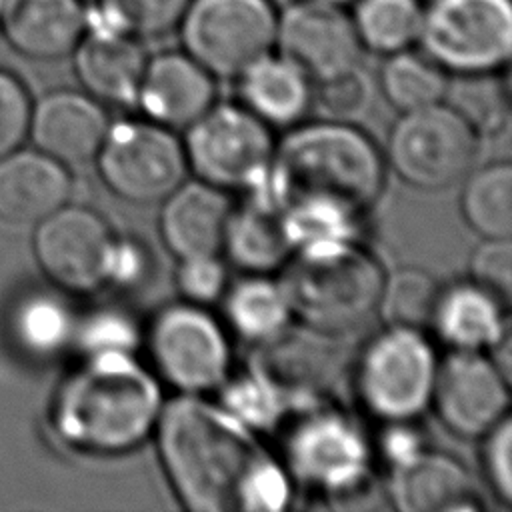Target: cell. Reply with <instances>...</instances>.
<instances>
[{
    "mask_svg": "<svg viewBox=\"0 0 512 512\" xmlns=\"http://www.w3.org/2000/svg\"><path fill=\"white\" fill-rule=\"evenodd\" d=\"M158 458L178 502L192 512H280L292 480L254 430L198 394L162 404Z\"/></svg>",
    "mask_w": 512,
    "mask_h": 512,
    "instance_id": "obj_1",
    "label": "cell"
},
{
    "mask_svg": "<svg viewBox=\"0 0 512 512\" xmlns=\"http://www.w3.org/2000/svg\"><path fill=\"white\" fill-rule=\"evenodd\" d=\"M384 188V156L354 124L322 120L274 146L260 188L282 214L292 248L356 238Z\"/></svg>",
    "mask_w": 512,
    "mask_h": 512,
    "instance_id": "obj_2",
    "label": "cell"
},
{
    "mask_svg": "<svg viewBox=\"0 0 512 512\" xmlns=\"http://www.w3.org/2000/svg\"><path fill=\"white\" fill-rule=\"evenodd\" d=\"M162 404L156 374L134 352H90L60 384L52 424L80 452L122 454L154 432Z\"/></svg>",
    "mask_w": 512,
    "mask_h": 512,
    "instance_id": "obj_3",
    "label": "cell"
},
{
    "mask_svg": "<svg viewBox=\"0 0 512 512\" xmlns=\"http://www.w3.org/2000/svg\"><path fill=\"white\" fill-rule=\"evenodd\" d=\"M292 254L280 282L306 328L336 336L378 312L386 270L354 238L304 244Z\"/></svg>",
    "mask_w": 512,
    "mask_h": 512,
    "instance_id": "obj_4",
    "label": "cell"
},
{
    "mask_svg": "<svg viewBox=\"0 0 512 512\" xmlns=\"http://www.w3.org/2000/svg\"><path fill=\"white\" fill-rule=\"evenodd\" d=\"M290 480L320 492L334 508L366 504L374 494L370 448L360 428L344 414L314 406L286 438Z\"/></svg>",
    "mask_w": 512,
    "mask_h": 512,
    "instance_id": "obj_5",
    "label": "cell"
},
{
    "mask_svg": "<svg viewBox=\"0 0 512 512\" xmlns=\"http://www.w3.org/2000/svg\"><path fill=\"white\" fill-rule=\"evenodd\" d=\"M416 46L450 76L502 72L512 54V0H422Z\"/></svg>",
    "mask_w": 512,
    "mask_h": 512,
    "instance_id": "obj_6",
    "label": "cell"
},
{
    "mask_svg": "<svg viewBox=\"0 0 512 512\" xmlns=\"http://www.w3.org/2000/svg\"><path fill=\"white\" fill-rule=\"evenodd\" d=\"M274 0H190L174 34L216 80H234L274 50Z\"/></svg>",
    "mask_w": 512,
    "mask_h": 512,
    "instance_id": "obj_7",
    "label": "cell"
},
{
    "mask_svg": "<svg viewBox=\"0 0 512 512\" xmlns=\"http://www.w3.org/2000/svg\"><path fill=\"white\" fill-rule=\"evenodd\" d=\"M480 156V136L444 100L400 112L386 158L392 170L420 190H442L468 176Z\"/></svg>",
    "mask_w": 512,
    "mask_h": 512,
    "instance_id": "obj_8",
    "label": "cell"
},
{
    "mask_svg": "<svg viewBox=\"0 0 512 512\" xmlns=\"http://www.w3.org/2000/svg\"><path fill=\"white\" fill-rule=\"evenodd\" d=\"M188 170L224 192L264 186L274 140L268 124L242 104H212L186 128Z\"/></svg>",
    "mask_w": 512,
    "mask_h": 512,
    "instance_id": "obj_9",
    "label": "cell"
},
{
    "mask_svg": "<svg viewBox=\"0 0 512 512\" xmlns=\"http://www.w3.org/2000/svg\"><path fill=\"white\" fill-rule=\"evenodd\" d=\"M436 356L422 330L388 326L364 348L356 368V390L380 420L410 422L432 398Z\"/></svg>",
    "mask_w": 512,
    "mask_h": 512,
    "instance_id": "obj_10",
    "label": "cell"
},
{
    "mask_svg": "<svg viewBox=\"0 0 512 512\" xmlns=\"http://www.w3.org/2000/svg\"><path fill=\"white\" fill-rule=\"evenodd\" d=\"M94 160L108 190L132 204L162 202L188 174L182 140L148 118L110 124Z\"/></svg>",
    "mask_w": 512,
    "mask_h": 512,
    "instance_id": "obj_11",
    "label": "cell"
},
{
    "mask_svg": "<svg viewBox=\"0 0 512 512\" xmlns=\"http://www.w3.org/2000/svg\"><path fill=\"white\" fill-rule=\"evenodd\" d=\"M148 352L156 372L182 394H202L224 384L230 346L222 326L200 304H172L148 328Z\"/></svg>",
    "mask_w": 512,
    "mask_h": 512,
    "instance_id": "obj_12",
    "label": "cell"
},
{
    "mask_svg": "<svg viewBox=\"0 0 512 512\" xmlns=\"http://www.w3.org/2000/svg\"><path fill=\"white\" fill-rule=\"evenodd\" d=\"M118 236L86 206L64 204L34 230V256L44 276L66 292L86 294L110 280Z\"/></svg>",
    "mask_w": 512,
    "mask_h": 512,
    "instance_id": "obj_13",
    "label": "cell"
},
{
    "mask_svg": "<svg viewBox=\"0 0 512 512\" xmlns=\"http://www.w3.org/2000/svg\"><path fill=\"white\" fill-rule=\"evenodd\" d=\"M510 378L486 352L452 350L436 368L430 404L458 436L480 438L508 416Z\"/></svg>",
    "mask_w": 512,
    "mask_h": 512,
    "instance_id": "obj_14",
    "label": "cell"
},
{
    "mask_svg": "<svg viewBox=\"0 0 512 512\" xmlns=\"http://www.w3.org/2000/svg\"><path fill=\"white\" fill-rule=\"evenodd\" d=\"M274 50L312 82L360 66L364 54L348 8L310 0H292L278 8Z\"/></svg>",
    "mask_w": 512,
    "mask_h": 512,
    "instance_id": "obj_15",
    "label": "cell"
},
{
    "mask_svg": "<svg viewBox=\"0 0 512 512\" xmlns=\"http://www.w3.org/2000/svg\"><path fill=\"white\" fill-rule=\"evenodd\" d=\"M326 336L310 328L304 332L286 328L258 344L250 372L266 382L286 408L320 406L336 374L334 352Z\"/></svg>",
    "mask_w": 512,
    "mask_h": 512,
    "instance_id": "obj_16",
    "label": "cell"
},
{
    "mask_svg": "<svg viewBox=\"0 0 512 512\" xmlns=\"http://www.w3.org/2000/svg\"><path fill=\"white\" fill-rule=\"evenodd\" d=\"M388 500L402 512H472L482 498L472 474L454 456L416 446L390 460Z\"/></svg>",
    "mask_w": 512,
    "mask_h": 512,
    "instance_id": "obj_17",
    "label": "cell"
},
{
    "mask_svg": "<svg viewBox=\"0 0 512 512\" xmlns=\"http://www.w3.org/2000/svg\"><path fill=\"white\" fill-rule=\"evenodd\" d=\"M216 102V78L182 48L148 54L136 106L170 130L188 128Z\"/></svg>",
    "mask_w": 512,
    "mask_h": 512,
    "instance_id": "obj_18",
    "label": "cell"
},
{
    "mask_svg": "<svg viewBox=\"0 0 512 512\" xmlns=\"http://www.w3.org/2000/svg\"><path fill=\"white\" fill-rule=\"evenodd\" d=\"M110 120L100 100L84 90L60 88L32 104L28 134L36 150L64 166L96 158Z\"/></svg>",
    "mask_w": 512,
    "mask_h": 512,
    "instance_id": "obj_19",
    "label": "cell"
},
{
    "mask_svg": "<svg viewBox=\"0 0 512 512\" xmlns=\"http://www.w3.org/2000/svg\"><path fill=\"white\" fill-rule=\"evenodd\" d=\"M86 32V0H10L0 34L22 58H68Z\"/></svg>",
    "mask_w": 512,
    "mask_h": 512,
    "instance_id": "obj_20",
    "label": "cell"
},
{
    "mask_svg": "<svg viewBox=\"0 0 512 512\" xmlns=\"http://www.w3.org/2000/svg\"><path fill=\"white\" fill-rule=\"evenodd\" d=\"M68 166L40 150H14L0 158V220L36 226L68 204Z\"/></svg>",
    "mask_w": 512,
    "mask_h": 512,
    "instance_id": "obj_21",
    "label": "cell"
},
{
    "mask_svg": "<svg viewBox=\"0 0 512 512\" xmlns=\"http://www.w3.org/2000/svg\"><path fill=\"white\" fill-rule=\"evenodd\" d=\"M232 204L224 190L202 182H182L162 200L160 234L166 248L178 258L218 254Z\"/></svg>",
    "mask_w": 512,
    "mask_h": 512,
    "instance_id": "obj_22",
    "label": "cell"
},
{
    "mask_svg": "<svg viewBox=\"0 0 512 512\" xmlns=\"http://www.w3.org/2000/svg\"><path fill=\"white\" fill-rule=\"evenodd\" d=\"M144 46V42L124 34L86 30L70 54L82 90L100 102L136 106L148 60Z\"/></svg>",
    "mask_w": 512,
    "mask_h": 512,
    "instance_id": "obj_23",
    "label": "cell"
},
{
    "mask_svg": "<svg viewBox=\"0 0 512 512\" xmlns=\"http://www.w3.org/2000/svg\"><path fill=\"white\" fill-rule=\"evenodd\" d=\"M506 300L462 280L440 288L430 326L452 350L488 352L510 336Z\"/></svg>",
    "mask_w": 512,
    "mask_h": 512,
    "instance_id": "obj_24",
    "label": "cell"
},
{
    "mask_svg": "<svg viewBox=\"0 0 512 512\" xmlns=\"http://www.w3.org/2000/svg\"><path fill=\"white\" fill-rule=\"evenodd\" d=\"M234 80L240 104L268 126H292L312 104L314 82L276 50L254 60Z\"/></svg>",
    "mask_w": 512,
    "mask_h": 512,
    "instance_id": "obj_25",
    "label": "cell"
},
{
    "mask_svg": "<svg viewBox=\"0 0 512 512\" xmlns=\"http://www.w3.org/2000/svg\"><path fill=\"white\" fill-rule=\"evenodd\" d=\"M222 248L248 274H268L294 252L282 214L260 188L230 212Z\"/></svg>",
    "mask_w": 512,
    "mask_h": 512,
    "instance_id": "obj_26",
    "label": "cell"
},
{
    "mask_svg": "<svg viewBox=\"0 0 512 512\" xmlns=\"http://www.w3.org/2000/svg\"><path fill=\"white\" fill-rule=\"evenodd\" d=\"M228 326L244 340L262 344L290 326L292 310L280 280L266 274H248L224 290Z\"/></svg>",
    "mask_w": 512,
    "mask_h": 512,
    "instance_id": "obj_27",
    "label": "cell"
},
{
    "mask_svg": "<svg viewBox=\"0 0 512 512\" xmlns=\"http://www.w3.org/2000/svg\"><path fill=\"white\" fill-rule=\"evenodd\" d=\"M190 0H86V30L124 34L140 42L176 32Z\"/></svg>",
    "mask_w": 512,
    "mask_h": 512,
    "instance_id": "obj_28",
    "label": "cell"
},
{
    "mask_svg": "<svg viewBox=\"0 0 512 512\" xmlns=\"http://www.w3.org/2000/svg\"><path fill=\"white\" fill-rule=\"evenodd\" d=\"M348 14L364 52L388 56L418 44L422 0H352Z\"/></svg>",
    "mask_w": 512,
    "mask_h": 512,
    "instance_id": "obj_29",
    "label": "cell"
},
{
    "mask_svg": "<svg viewBox=\"0 0 512 512\" xmlns=\"http://www.w3.org/2000/svg\"><path fill=\"white\" fill-rule=\"evenodd\" d=\"M380 88L384 98L398 110L410 112L444 100L450 74L442 70L418 46L382 56Z\"/></svg>",
    "mask_w": 512,
    "mask_h": 512,
    "instance_id": "obj_30",
    "label": "cell"
},
{
    "mask_svg": "<svg viewBox=\"0 0 512 512\" xmlns=\"http://www.w3.org/2000/svg\"><path fill=\"white\" fill-rule=\"evenodd\" d=\"M460 210L466 224L482 238H510L512 232V166L494 162L472 168L466 176Z\"/></svg>",
    "mask_w": 512,
    "mask_h": 512,
    "instance_id": "obj_31",
    "label": "cell"
},
{
    "mask_svg": "<svg viewBox=\"0 0 512 512\" xmlns=\"http://www.w3.org/2000/svg\"><path fill=\"white\" fill-rule=\"evenodd\" d=\"M454 78V82H448L444 102L452 106L480 138L504 130L510 118V98L508 84L500 72Z\"/></svg>",
    "mask_w": 512,
    "mask_h": 512,
    "instance_id": "obj_32",
    "label": "cell"
},
{
    "mask_svg": "<svg viewBox=\"0 0 512 512\" xmlns=\"http://www.w3.org/2000/svg\"><path fill=\"white\" fill-rule=\"evenodd\" d=\"M440 288L426 270L400 268L390 276L386 274L378 312H382L388 326L422 330L430 326Z\"/></svg>",
    "mask_w": 512,
    "mask_h": 512,
    "instance_id": "obj_33",
    "label": "cell"
},
{
    "mask_svg": "<svg viewBox=\"0 0 512 512\" xmlns=\"http://www.w3.org/2000/svg\"><path fill=\"white\" fill-rule=\"evenodd\" d=\"M74 322L68 308L52 296H30L14 316V334L32 354H56L72 336Z\"/></svg>",
    "mask_w": 512,
    "mask_h": 512,
    "instance_id": "obj_34",
    "label": "cell"
},
{
    "mask_svg": "<svg viewBox=\"0 0 512 512\" xmlns=\"http://www.w3.org/2000/svg\"><path fill=\"white\" fill-rule=\"evenodd\" d=\"M312 102H316L324 120L354 124L370 110L372 82L362 66H354L350 70L314 82Z\"/></svg>",
    "mask_w": 512,
    "mask_h": 512,
    "instance_id": "obj_35",
    "label": "cell"
},
{
    "mask_svg": "<svg viewBox=\"0 0 512 512\" xmlns=\"http://www.w3.org/2000/svg\"><path fill=\"white\" fill-rule=\"evenodd\" d=\"M222 388V406L252 430L274 426L288 410L284 402L254 372Z\"/></svg>",
    "mask_w": 512,
    "mask_h": 512,
    "instance_id": "obj_36",
    "label": "cell"
},
{
    "mask_svg": "<svg viewBox=\"0 0 512 512\" xmlns=\"http://www.w3.org/2000/svg\"><path fill=\"white\" fill-rule=\"evenodd\" d=\"M32 98L24 82L10 70L0 68V158L18 150L28 136Z\"/></svg>",
    "mask_w": 512,
    "mask_h": 512,
    "instance_id": "obj_37",
    "label": "cell"
},
{
    "mask_svg": "<svg viewBox=\"0 0 512 512\" xmlns=\"http://www.w3.org/2000/svg\"><path fill=\"white\" fill-rule=\"evenodd\" d=\"M176 288L192 304H212L222 298L226 284V268L218 254L182 258L176 272Z\"/></svg>",
    "mask_w": 512,
    "mask_h": 512,
    "instance_id": "obj_38",
    "label": "cell"
},
{
    "mask_svg": "<svg viewBox=\"0 0 512 512\" xmlns=\"http://www.w3.org/2000/svg\"><path fill=\"white\" fill-rule=\"evenodd\" d=\"M470 280L510 300L512 292V246L510 238H484L470 256Z\"/></svg>",
    "mask_w": 512,
    "mask_h": 512,
    "instance_id": "obj_39",
    "label": "cell"
},
{
    "mask_svg": "<svg viewBox=\"0 0 512 512\" xmlns=\"http://www.w3.org/2000/svg\"><path fill=\"white\" fill-rule=\"evenodd\" d=\"M482 438V472L494 496L512 502V424L504 416Z\"/></svg>",
    "mask_w": 512,
    "mask_h": 512,
    "instance_id": "obj_40",
    "label": "cell"
},
{
    "mask_svg": "<svg viewBox=\"0 0 512 512\" xmlns=\"http://www.w3.org/2000/svg\"><path fill=\"white\" fill-rule=\"evenodd\" d=\"M84 344L90 352H134L138 346L136 324L114 310L100 312L88 320L82 332Z\"/></svg>",
    "mask_w": 512,
    "mask_h": 512,
    "instance_id": "obj_41",
    "label": "cell"
},
{
    "mask_svg": "<svg viewBox=\"0 0 512 512\" xmlns=\"http://www.w3.org/2000/svg\"><path fill=\"white\" fill-rule=\"evenodd\" d=\"M150 262L152 258L142 242L134 238H118L108 282L122 286L140 284L150 272Z\"/></svg>",
    "mask_w": 512,
    "mask_h": 512,
    "instance_id": "obj_42",
    "label": "cell"
},
{
    "mask_svg": "<svg viewBox=\"0 0 512 512\" xmlns=\"http://www.w3.org/2000/svg\"><path fill=\"white\" fill-rule=\"evenodd\" d=\"M310 2H320V4H330V6H342V8H348V4L352 0H310Z\"/></svg>",
    "mask_w": 512,
    "mask_h": 512,
    "instance_id": "obj_43",
    "label": "cell"
},
{
    "mask_svg": "<svg viewBox=\"0 0 512 512\" xmlns=\"http://www.w3.org/2000/svg\"><path fill=\"white\" fill-rule=\"evenodd\" d=\"M8 2H10V0H0V20H2L4 12H6V6H8Z\"/></svg>",
    "mask_w": 512,
    "mask_h": 512,
    "instance_id": "obj_44",
    "label": "cell"
}]
</instances>
